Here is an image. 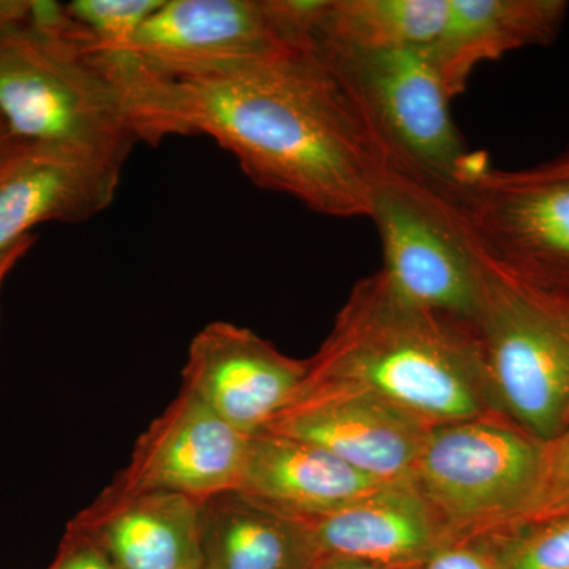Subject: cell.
Instances as JSON below:
<instances>
[{"mask_svg":"<svg viewBox=\"0 0 569 569\" xmlns=\"http://www.w3.org/2000/svg\"><path fill=\"white\" fill-rule=\"evenodd\" d=\"M137 112L141 141L206 134L257 186L339 219L369 216L388 164L346 89L312 51L163 78Z\"/></svg>","mask_w":569,"mask_h":569,"instance_id":"cell-1","label":"cell"},{"mask_svg":"<svg viewBox=\"0 0 569 569\" xmlns=\"http://www.w3.org/2000/svg\"><path fill=\"white\" fill-rule=\"evenodd\" d=\"M307 362V380L365 389L430 427L498 415L475 326L415 305L381 269Z\"/></svg>","mask_w":569,"mask_h":569,"instance_id":"cell-2","label":"cell"},{"mask_svg":"<svg viewBox=\"0 0 569 569\" xmlns=\"http://www.w3.org/2000/svg\"><path fill=\"white\" fill-rule=\"evenodd\" d=\"M0 116L29 149L126 163L141 141L122 89L77 21L62 33L28 22L0 33Z\"/></svg>","mask_w":569,"mask_h":569,"instance_id":"cell-3","label":"cell"},{"mask_svg":"<svg viewBox=\"0 0 569 569\" xmlns=\"http://www.w3.org/2000/svg\"><path fill=\"white\" fill-rule=\"evenodd\" d=\"M310 51L346 89L389 164L440 189L488 170V159L468 151L452 121L451 99L429 47L367 51L316 44Z\"/></svg>","mask_w":569,"mask_h":569,"instance_id":"cell-4","label":"cell"},{"mask_svg":"<svg viewBox=\"0 0 569 569\" xmlns=\"http://www.w3.org/2000/svg\"><path fill=\"white\" fill-rule=\"evenodd\" d=\"M545 462V441L500 415L433 426L411 486L451 539L518 529L529 515Z\"/></svg>","mask_w":569,"mask_h":569,"instance_id":"cell-5","label":"cell"},{"mask_svg":"<svg viewBox=\"0 0 569 569\" xmlns=\"http://www.w3.org/2000/svg\"><path fill=\"white\" fill-rule=\"evenodd\" d=\"M481 252V250H479ZM475 329L498 415L541 441L569 422V307L507 274L482 253Z\"/></svg>","mask_w":569,"mask_h":569,"instance_id":"cell-6","label":"cell"},{"mask_svg":"<svg viewBox=\"0 0 569 569\" xmlns=\"http://www.w3.org/2000/svg\"><path fill=\"white\" fill-rule=\"evenodd\" d=\"M367 217L376 224L389 283L415 305L475 326L485 260L445 194L388 163Z\"/></svg>","mask_w":569,"mask_h":569,"instance_id":"cell-7","label":"cell"},{"mask_svg":"<svg viewBox=\"0 0 569 569\" xmlns=\"http://www.w3.org/2000/svg\"><path fill=\"white\" fill-rule=\"evenodd\" d=\"M437 189L493 264L539 293L569 302V179L489 167L473 181Z\"/></svg>","mask_w":569,"mask_h":569,"instance_id":"cell-8","label":"cell"},{"mask_svg":"<svg viewBox=\"0 0 569 569\" xmlns=\"http://www.w3.org/2000/svg\"><path fill=\"white\" fill-rule=\"evenodd\" d=\"M284 0H163L132 50L170 80L309 51Z\"/></svg>","mask_w":569,"mask_h":569,"instance_id":"cell-9","label":"cell"},{"mask_svg":"<svg viewBox=\"0 0 569 569\" xmlns=\"http://www.w3.org/2000/svg\"><path fill=\"white\" fill-rule=\"evenodd\" d=\"M430 429L365 389L306 380L266 432L318 445L367 477L396 485L410 482Z\"/></svg>","mask_w":569,"mask_h":569,"instance_id":"cell-10","label":"cell"},{"mask_svg":"<svg viewBox=\"0 0 569 569\" xmlns=\"http://www.w3.org/2000/svg\"><path fill=\"white\" fill-rule=\"evenodd\" d=\"M250 437L187 389L141 433L129 466L104 492H159L204 500L239 488Z\"/></svg>","mask_w":569,"mask_h":569,"instance_id":"cell-11","label":"cell"},{"mask_svg":"<svg viewBox=\"0 0 569 569\" xmlns=\"http://www.w3.org/2000/svg\"><path fill=\"white\" fill-rule=\"evenodd\" d=\"M309 362L227 321L206 325L190 342L183 389L239 432H263L305 387Z\"/></svg>","mask_w":569,"mask_h":569,"instance_id":"cell-12","label":"cell"},{"mask_svg":"<svg viewBox=\"0 0 569 569\" xmlns=\"http://www.w3.org/2000/svg\"><path fill=\"white\" fill-rule=\"evenodd\" d=\"M123 163L54 149H29L0 182V254L40 223H78L114 200Z\"/></svg>","mask_w":569,"mask_h":569,"instance_id":"cell-13","label":"cell"},{"mask_svg":"<svg viewBox=\"0 0 569 569\" xmlns=\"http://www.w3.org/2000/svg\"><path fill=\"white\" fill-rule=\"evenodd\" d=\"M200 500L151 492L99 498L70 523L119 569H201Z\"/></svg>","mask_w":569,"mask_h":569,"instance_id":"cell-14","label":"cell"},{"mask_svg":"<svg viewBox=\"0 0 569 569\" xmlns=\"http://www.w3.org/2000/svg\"><path fill=\"white\" fill-rule=\"evenodd\" d=\"M306 522L318 556L389 567H425L433 553L455 541L411 482L381 486L325 518Z\"/></svg>","mask_w":569,"mask_h":569,"instance_id":"cell-15","label":"cell"},{"mask_svg":"<svg viewBox=\"0 0 569 569\" xmlns=\"http://www.w3.org/2000/svg\"><path fill=\"white\" fill-rule=\"evenodd\" d=\"M387 486L328 449L261 432L250 437L238 490L301 520H316Z\"/></svg>","mask_w":569,"mask_h":569,"instance_id":"cell-16","label":"cell"},{"mask_svg":"<svg viewBox=\"0 0 569 569\" xmlns=\"http://www.w3.org/2000/svg\"><path fill=\"white\" fill-rule=\"evenodd\" d=\"M567 11L565 0H448L447 22L429 52L449 99L466 91L481 63L552 43Z\"/></svg>","mask_w":569,"mask_h":569,"instance_id":"cell-17","label":"cell"},{"mask_svg":"<svg viewBox=\"0 0 569 569\" xmlns=\"http://www.w3.org/2000/svg\"><path fill=\"white\" fill-rule=\"evenodd\" d=\"M200 541L201 569H310L320 557L306 520L238 489L201 500Z\"/></svg>","mask_w":569,"mask_h":569,"instance_id":"cell-18","label":"cell"},{"mask_svg":"<svg viewBox=\"0 0 569 569\" xmlns=\"http://www.w3.org/2000/svg\"><path fill=\"white\" fill-rule=\"evenodd\" d=\"M448 0H328L312 47L417 50L436 43Z\"/></svg>","mask_w":569,"mask_h":569,"instance_id":"cell-19","label":"cell"},{"mask_svg":"<svg viewBox=\"0 0 569 569\" xmlns=\"http://www.w3.org/2000/svg\"><path fill=\"white\" fill-rule=\"evenodd\" d=\"M489 538L500 569H569V515Z\"/></svg>","mask_w":569,"mask_h":569,"instance_id":"cell-20","label":"cell"},{"mask_svg":"<svg viewBox=\"0 0 569 569\" xmlns=\"http://www.w3.org/2000/svg\"><path fill=\"white\" fill-rule=\"evenodd\" d=\"M163 0H73L66 3L71 18L104 52L129 51L146 20Z\"/></svg>","mask_w":569,"mask_h":569,"instance_id":"cell-21","label":"cell"},{"mask_svg":"<svg viewBox=\"0 0 569 569\" xmlns=\"http://www.w3.org/2000/svg\"><path fill=\"white\" fill-rule=\"evenodd\" d=\"M569 515V422L545 441V462L533 505L522 526Z\"/></svg>","mask_w":569,"mask_h":569,"instance_id":"cell-22","label":"cell"},{"mask_svg":"<svg viewBox=\"0 0 569 569\" xmlns=\"http://www.w3.org/2000/svg\"><path fill=\"white\" fill-rule=\"evenodd\" d=\"M422 569H500L489 537L455 539L448 542Z\"/></svg>","mask_w":569,"mask_h":569,"instance_id":"cell-23","label":"cell"},{"mask_svg":"<svg viewBox=\"0 0 569 569\" xmlns=\"http://www.w3.org/2000/svg\"><path fill=\"white\" fill-rule=\"evenodd\" d=\"M47 569H119L89 535L69 523L54 560Z\"/></svg>","mask_w":569,"mask_h":569,"instance_id":"cell-24","label":"cell"},{"mask_svg":"<svg viewBox=\"0 0 569 569\" xmlns=\"http://www.w3.org/2000/svg\"><path fill=\"white\" fill-rule=\"evenodd\" d=\"M29 148L22 146L17 138L11 134L9 127L3 122L0 116V182L17 168L22 157L28 153Z\"/></svg>","mask_w":569,"mask_h":569,"instance_id":"cell-25","label":"cell"},{"mask_svg":"<svg viewBox=\"0 0 569 569\" xmlns=\"http://www.w3.org/2000/svg\"><path fill=\"white\" fill-rule=\"evenodd\" d=\"M29 11L31 0H0V33L24 26Z\"/></svg>","mask_w":569,"mask_h":569,"instance_id":"cell-26","label":"cell"},{"mask_svg":"<svg viewBox=\"0 0 569 569\" xmlns=\"http://www.w3.org/2000/svg\"><path fill=\"white\" fill-rule=\"evenodd\" d=\"M389 567V565L373 563V561L350 559V557H318L310 569H422Z\"/></svg>","mask_w":569,"mask_h":569,"instance_id":"cell-27","label":"cell"},{"mask_svg":"<svg viewBox=\"0 0 569 569\" xmlns=\"http://www.w3.org/2000/svg\"><path fill=\"white\" fill-rule=\"evenodd\" d=\"M33 244H36V236L31 234L18 242L17 246L11 247L9 252L0 254V290H2V284L10 272L13 271L14 266L31 250Z\"/></svg>","mask_w":569,"mask_h":569,"instance_id":"cell-28","label":"cell"},{"mask_svg":"<svg viewBox=\"0 0 569 569\" xmlns=\"http://www.w3.org/2000/svg\"><path fill=\"white\" fill-rule=\"evenodd\" d=\"M527 171L537 178L569 179V151L557 157L556 160H550L548 163L539 164V167Z\"/></svg>","mask_w":569,"mask_h":569,"instance_id":"cell-29","label":"cell"},{"mask_svg":"<svg viewBox=\"0 0 569 569\" xmlns=\"http://www.w3.org/2000/svg\"><path fill=\"white\" fill-rule=\"evenodd\" d=\"M568 307H569V302H568Z\"/></svg>","mask_w":569,"mask_h":569,"instance_id":"cell-30","label":"cell"}]
</instances>
